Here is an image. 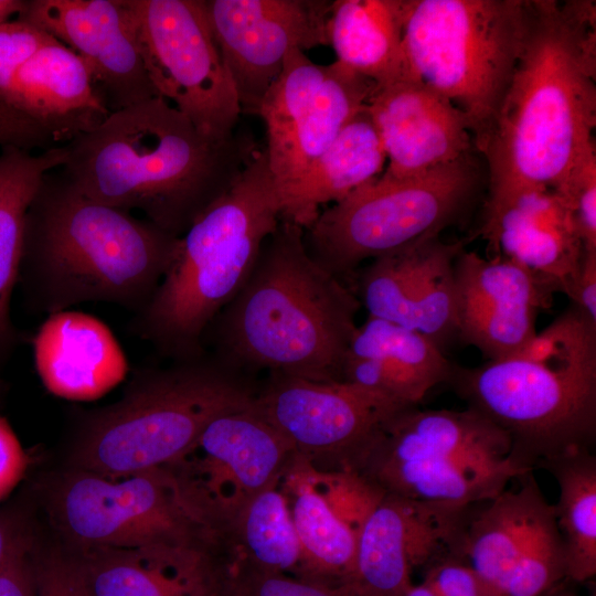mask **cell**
I'll return each instance as SVG.
<instances>
[{"instance_id": "1", "label": "cell", "mask_w": 596, "mask_h": 596, "mask_svg": "<svg viewBox=\"0 0 596 596\" xmlns=\"http://www.w3.org/2000/svg\"><path fill=\"white\" fill-rule=\"evenodd\" d=\"M596 32L592 1H529L528 24L497 115L477 150L492 204L528 187L560 189L595 150Z\"/></svg>"}, {"instance_id": "2", "label": "cell", "mask_w": 596, "mask_h": 596, "mask_svg": "<svg viewBox=\"0 0 596 596\" xmlns=\"http://www.w3.org/2000/svg\"><path fill=\"white\" fill-rule=\"evenodd\" d=\"M61 173L84 195L175 236L235 180L257 150L235 134L213 140L160 96L110 113L63 143Z\"/></svg>"}, {"instance_id": "3", "label": "cell", "mask_w": 596, "mask_h": 596, "mask_svg": "<svg viewBox=\"0 0 596 596\" xmlns=\"http://www.w3.org/2000/svg\"><path fill=\"white\" fill-rule=\"evenodd\" d=\"M179 243L145 217L87 198L57 168L43 177L28 207L18 283L35 312L106 302L135 315L153 296Z\"/></svg>"}, {"instance_id": "4", "label": "cell", "mask_w": 596, "mask_h": 596, "mask_svg": "<svg viewBox=\"0 0 596 596\" xmlns=\"http://www.w3.org/2000/svg\"><path fill=\"white\" fill-rule=\"evenodd\" d=\"M360 307L353 289L309 254L305 230L280 221L206 336L215 355L243 371L341 381Z\"/></svg>"}, {"instance_id": "5", "label": "cell", "mask_w": 596, "mask_h": 596, "mask_svg": "<svg viewBox=\"0 0 596 596\" xmlns=\"http://www.w3.org/2000/svg\"><path fill=\"white\" fill-rule=\"evenodd\" d=\"M457 394L510 438L534 469L590 449L596 436V321L571 305L518 352L481 366H454Z\"/></svg>"}, {"instance_id": "6", "label": "cell", "mask_w": 596, "mask_h": 596, "mask_svg": "<svg viewBox=\"0 0 596 596\" xmlns=\"http://www.w3.org/2000/svg\"><path fill=\"white\" fill-rule=\"evenodd\" d=\"M280 222L265 150H256L231 185L180 236L173 262L130 331L172 361L203 355L205 336L244 286Z\"/></svg>"}, {"instance_id": "7", "label": "cell", "mask_w": 596, "mask_h": 596, "mask_svg": "<svg viewBox=\"0 0 596 596\" xmlns=\"http://www.w3.org/2000/svg\"><path fill=\"white\" fill-rule=\"evenodd\" d=\"M258 387L215 354L139 370L121 398L86 413L73 469L108 479L173 464L220 415L248 408Z\"/></svg>"}, {"instance_id": "8", "label": "cell", "mask_w": 596, "mask_h": 596, "mask_svg": "<svg viewBox=\"0 0 596 596\" xmlns=\"http://www.w3.org/2000/svg\"><path fill=\"white\" fill-rule=\"evenodd\" d=\"M532 469L511 456L505 432L472 408H405L348 464L382 494L453 505L489 500Z\"/></svg>"}, {"instance_id": "9", "label": "cell", "mask_w": 596, "mask_h": 596, "mask_svg": "<svg viewBox=\"0 0 596 596\" xmlns=\"http://www.w3.org/2000/svg\"><path fill=\"white\" fill-rule=\"evenodd\" d=\"M57 528L83 547H156L226 556V523L171 466L108 479L72 469L54 488Z\"/></svg>"}, {"instance_id": "10", "label": "cell", "mask_w": 596, "mask_h": 596, "mask_svg": "<svg viewBox=\"0 0 596 596\" xmlns=\"http://www.w3.org/2000/svg\"><path fill=\"white\" fill-rule=\"evenodd\" d=\"M528 14L523 0H406L411 70L467 117L476 150L512 77Z\"/></svg>"}, {"instance_id": "11", "label": "cell", "mask_w": 596, "mask_h": 596, "mask_svg": "<svg viewBox=\"0 0 596 596\" xmlns=\"http://www.w3.org/2000/svg\"><path fill=\"white\" fill-rule=\"evenodd\" d=\"M481 181L473 155L426 173L383 174L320 211L306 228L309 254L345 281L366 259L438 236L470 207Z\"/></svg>"}, {"instance_id": "12", "label": "cell", "mask_w": 596, "mask_h": 596, "mask_svg": "<svg viewBox=\"0 0 596 596\" xmlns=\"http://www.w3.org/2000/svg\"><path fill=\"white\" fill-rule=\"evenodd\" d=\"M158 96L213 140L234 135L241 107L205 0H126Z\"/></svg>"}, {"instance_id": "13", "label": "cell", "mask_w": 596, "mask_h": 596, "mask_svg": "<svg viewBox=\"0 0 596 596\" xmlns=\"http://www.w3.org/2000/svg\"><path fill=\"white\" fill-rule=\"evenodd\" d=\"M375 87L337 61L316 64L297 49L287 54L257 111L266 127L264 150L277 194L309 169Z\"/></svg>"}, {"instance_id": "14", "label": "cell", "mask_w": 596, "mask_h": 596, "mask_svg": "<svg viewBox=\"0 0 596 596\" xmlns=\"http://www.w3.org/2000/svg\"><path fill=\"white\" fill-rule=\"evenodd\" d=\"M406 406L343 381L269 373L253 408L294 448L297 458L326 460L338 472Z\"/></svg>"}, {"instance_id": "15", "label": "cell", "mask_w": 596, "mask_h": 596, "mask_svg": "<svg viewBox=\"0 0 596 596\" xmlns=\"http://www.w3.org/2000/svg\"><path fill=\"white\" fill-rule=\"evenodd\" d=\"M327 0H205L241 111L257 115L287 54L328 45Z\"/></svg>"}, {"instance_id": "16", "label": "cell", "mask_w": 596, "mask_h": 596, "mask_svg": "<svg viewBox=\"0 0 596 596\" xmlns=\"http://www.w3.org/2000/svg\"><path fill=\"white\" fill-rule=\"evenodd\" d=\"M472 507L383 494L359 528L353 571L342 593L403 596L414 568L455 555Z\"/></svg>"}, {"instance_id": "17", "label": "cell", "mask_w": 596, "mask_h": 596, "mask_svg": "<svg viewBox=\"0 0 596 596\" xmlns=\"http://www.w3.org/2000/svg\"><path fill=\"white\" fill-rule=\"evenodd\" d=\"M18 19L82 58L109 113L158 96L126 0H31Z\"/></svg>"}, {"instance_id": "18", "label": "cell", "mask_w": 596, "mask_h": 596, "mask_svg": "<svg viewBox=\"0 0 596 596\" xmlns=\"http://www.w3.org/2000/svg\"><path fill=\"white\" fill-rule=\"evenodd\" d=\"M295 458L291 445L252 405L214 418L195 445L168 466L228 523L246 501L276 487Z\"/></svg>"}, {"instance_id": "19", "label": "cell", "mask_w": 596, "mask_h": 596, "mask_svg": "<svg viewBox=\"0 0 596 596\" xmlns=\"http://www.w3.org/2000/svg\"><path fill=\"white\" fill-rule=\"evenodd\" d=\"M462 242L432 236L372 259L356 278L369 316L415 330L440 349L457 336L454 266Z\"/></svg>"}, {"instance_id": "20", "label": "cell", "mask_w": 596, "mask_h": 596, "mask_svg": "<svg viewBox=\"0 0 596 596\" xmlns=\"http://www.w3.org/2000/svg\"><path fill=\"white\" fill-rule=\"evenodd\" d=\"M457 336L488 361L522 349L536 333L553 291L523 266L501 256L459 253L454 266Z\"/></svg>"}, {"instance_id": "21", "label": "cell", "mask_w": 596, "mask_h": 596, "mask_svg": "<svg viewBox=\"0 0 596 596\" xmlns=\"http://www.w3.org/2000/svg\"><path fill=\"white\" fill-rule=\"evenodd\" d=\"M366 106L386 155L385 177L423 174L476 149L467 117L419 79L375 87Z\"/></svg>"}, {"instance_id": "22", "label": "cell", "mask_w": 596, "mask_h": 596, "mask_svg": "<svg viewBox=\"0 0 596 596\" xmlns=\"http://www.w3.org/2000/svg\"><path fill=\"white\" fill-rule=\"evenodd\" d=\"M479 234L492 257L523 266L553 292H563L585 253L566 198L546 187L522 188L487 204Z\"/></svg>"}, {"instance_id": "23", "label": "cell", "mask_w": 596, "mask_h": 596, "mask_svg": "<svg viewBox=\"0 0 596 596\" xmlns=\"http://www.w3.org/2000/svg\"><path fill=\"white\" fill-rule=\"evenodd\" d=\"M32 343L42 384L65 400L99 398L121 383L129 370L113 331L85 312L68 309L47 316Z\"/></svg>"}, {"instance_id": "24", "label": "cell", "mask_w": 596, "mask_h": 596, "mask_svg": "<svg viewBox=\"0 0 596 596\" xmlns=\"http://www.w3.org/2000/svg\"><path fill=\"white\" fill-rule=\"evenodd\" d=\"M454 365L426 336L370 317L358 326L342 369V381L406 406L449 381Z\"/></svg>"}, {"instance_id": "25", "label": "cell", "mask_w": 596, "mask_h": 596, "mask_svg": "<svg viewBox=\"0 0 596 596\" xmlns=\"http://www.w3.org/2000/svg\"><path fill=\"white\" fill-rule=\"evenodd\" d=\"M71 556L88 596H220V566L204 555L98 546Z\"/></svg>"}, {"instance_id": "26", "label": "cell", "mask_w": 596, "mask_h": 596, "mask_svg": "<svg viewBox=\"0 0 596 596\" xmlns=\"http://www.w3.org/2000/svg\"><path fill=\"white\" fill-rule=\"evenodd\" d=\"M8 105L49 131L58 145L96 128L110 114L82 58L55 39L19 70Z\"/></svg>"}, {"instance_id": "27", "label": "cell", "mask_w": 596, "mask_h": 596, "mask_svg": "<svg viewBox=\"0 0 596 596\" xmlns=\"http://www.w3.org/2000/svg\"><path fill=\"white\" fill-rule=\"evenodd\" d=\"M386 155L366 104L292 184L278 193L280 221L308 228L320 206L337 203L382 174Z\"/></svg>"}, {"instance_id": "28", "label": "cell", "mask_w": 596, "mask_h": 596, "mask_svg": "<svg viewBox=\"0 0 596 596\" xmlns=\"http://www.w3.org/2000/svg\"><path fill=\"white\" fill-rule=\"evenodd\" d=\"M515 489L476 503L464 528L455 556L480 577L488 596H500L528 540L546 505L530 470L517 478Z\"/></svg>"}, {"instance_id": "29", "label": "cell", "mask_w": 596, "mask_h": 596, "mask_svg": "<svg viewBox=\"0 0 596 596\" xmlns=\"http://www.w3.org/2000/svg\"><path fill=\"white\" fill-rule=\"evenodd\" d=\"M405 10L406 0L332 1L327 34L336 61L376 87L417 79L404 49Z\"/></svg>"}, {"instance_id": "30", "label": "cell", "mask_w": 596, "mask_h": 596, "mask_svg": "<svg viewBox=\"0 0 596 596\" xmlns=\"http://www.w3.org/2000/svg\"><path fill=\"white\" fill-rule=\"evenodd\" d=\"M65 160L64 145L41 152L15 146L0 149V356L17 340L10 304L19 280L26 211L43 177Z\"/></svg>"}, {"instance_id": "31", "label": "cell", "mask_w": 596, "mask_h": 596, "mask_svg": "<svg viewBox=\"0 0 596 596\" xmlns=\"http://www.w3.org/2000/svg\"><path fill=\"white\" fill-rule=\"evenodd\" d=\"M290 513L299 544L295 576L343 588L353 571L360 526L309 486L299 488Z\"/></svg>"}, {"instance_id": "32", "label": "cell", "mask_w": 596, "mask_h": 596, "mask_svg": "<svg viewBox=\"0 0 596 596\" xmlns=\"http://www.w3.org/2000/svg\"><path fill=\"white\" fill-rule=\"evenodd\" d=\"M560 487L554 505L565 553V578L583 583L596 574V457L579 449L542 462Z\"/></svg>"}, {"instance_id": "33", "label": "cell", "mask_w": 596, "mask_h": 596, "mask_svg": "<svg viewBox=\"0 0 596 596\" xmlns=\"http://www.w3.org/2000/svg\"><path fill=\"white\" fill-rule=\"evenodd\" d=\"M232 567L265 573H295L299 544L284 496L268 488L248 501L231 518L227 526Z\"/></svg>"}, {"instance_id": "34", "label": "cell", "mask_w": 596, "mask_h": 596, "mask_svg": "<svg viewBox=\"0 0 596 596\" xmlns=\"http://www.w3.org/2000/svg\"><path fill=\"white\" fill-rule=\"evenodd\" d=\"M565 578V553L554 505L546 503L500 596H543Z\"/></svg>"}, {"instance_id": "35", "label": "cell", "mask_w": 596, "mask_h": 596, "mask_svg": "<svg viewBox=\"0 0 596 596\" xmlns=\"http://www.w3.org/2000/svg\"><path fill=\"white\" fill-rule=\"evenodd\" d=\"M221 596H343L339 590L281 573L233 567L224 578Z\"/></svg>"}, {"instance_id": "36", "label": "cell", "mask_w": 596, "mask_h": 596, "mask_svg": "<svg viewBox=\"0 0 596 596\" xmlns=\"http://www.w3.org/2000/svg\"><path fill=\"white\" fill-rule=\"evenodd\" d=\"M52 40L50 34L19 19L0 25V100L8 105L19 70Z\"/></svg>"}, {"instance_id": "37", "label": "cell", "mask_w": 596, "mask_h": 596, "mask_svg": "<svg viewBox=\"0 0 596 596\" xmlns=\"http://www.w3.org/2000/svg\"><path fill=\"white\" fill-rule=\"evenodd\" d=\"M555 190L571 206L585 251H596V150L588 152Z\"/></svg>"}, {"instance_id": "38", "label": "cell", "mask_w": 596, "mask_h": 596, "mask_svg": "<svg viewBox=\"0 0 596 596\" xmlns=\"http://www.w3.org/2000/svg\"><path fill=\"white\" fill-rule=\"evenodd\" d=\"M426 582L438 596H488L487 590L470 565L449 555L425 568Z\"/></svg>"}, {"instance_id": "39", "label": "cell", "mask_w": 596, "mask_h": 596, "mask_svg": "<svg viewBox=\"0 0 596 596\" xmlns=\"http://www.w3.org/2000/svg\"><path fill=\"white\" fill-rule=\"evenodd\" d=\"M35 596H88L71 555L34 557Z\"/></svg>"}, {"instance_id": "40", "label": "cell", "mask_w": 596, "mask_h": 596, "mask_svg": "<svg viewBox=\"0 0 596 596\" xmlns=\"http://www.w3.org/2000/svg\"><path fill=\"white\" fill-rule=\"evenodd\" d=\"M30 535L15 540L0 568V596H35V564Z\"/></svg>"}, {"instance_id": "41", "label": "cell", "mask_w": 596, "mask_h": 596, "mask_svg": "<svg viewBox=\"0 0 596 596\" xmlns=\"http://www.w3.org/2000/svg\"><path fill=\"white\" fill-rule=\"evenodd\" d=\"M29 459L15 433L0 415V501L22 480Z\"/></svg>"}, {"instance_id": "42", "label": "cell", "mask_w": 596, "mask_h": 596, "mask_svg": "<svg viewBox=\"0 0 596 596\" xmlns=\"http://www.w3.org/2000/svg\"><path fill=\"white\" fill-rule=\"evenodd\" d=\"M563 292L573 306L596 321V251H585L579 268Z\"/></svg>"}, {"instance_id": "43", "label": "cell", "mask_w": 596, "mask_h": 596, "mask_svg": "<svg viewBox=\"0 0 596 596\" xmlns=\"http://www.w3.org/2000/svg\"><path fill=\"white\" fill-rule=\"evenodd\" d=\"M23 532L21 520L12 511H0V568Z\"/></svg>"}, {"instance_id": "44", "label": "cell", "mask_w": 596, "mask_h": 596, "mask_svg": "<svg viewBox=\"0 0 596 596\" xmlns=\"http://www.w3.org/2000/svg\"><path fill=\"white\" fill-rule=\"evenodd\" d=\"M26 1L21 0H0V25L9 22L14 14L18 17L25 9Z\"/></svg>"}, {"instance_id": "45", "label": "cell", "mask_w": 596, "mask_h": 596, "mask_svg": "<svg viewBox=\"0 0 596 596\" xmlns=\"http://www.w3.org/2000/svg\"><path fill=\"white\" fill-rule=\"evenodd\" d=\"M403 596H438L436 592L426 583L412 584Z\"/></svg>"}, {"instance_id": "46", "label": "cell", "mask_w": 596, "mask_h": 596, "mask_svg": "<svg viewBox=\"0 0 596 596\" xmlns=\"http://www.w3.org/2000/svg\"><path fill=\"white\" fill-rule=\"evenodd\" d=\"M543 596H577L574 592L567 589L563 584L558 583Z\"/></svg>"}]
</instances>
